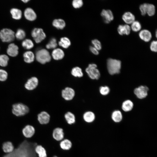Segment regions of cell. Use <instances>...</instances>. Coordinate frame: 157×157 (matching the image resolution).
<instances>
[{
	"instance_id": "1",
	"label": "cell",
	"mask_w": 157,
	"mask_h": 157,
	"mask_svg": "<svg viewBox=\"0 0 157 157\" xmlns=\"http://www.w3.org/2000/svg\"><path fill=\"white\" fill-rule=\"evenodd\" d=\"M38 145L36 142L24 140L11 152L2 157H38L35 151V147Z\"/></svg>"
},
{
	"instance_id": "2",
	"label": "cell",
	"mask_w": 157,
	"mask_h": 157,
	"mask_svg": "<svg viewBox=\"0 0 157 157\" xmlns=\"http://www.w3.org/2000/svg\"><path fill=\"white\" fill-rule=\"evenodd\" d=\"M107 65L108 71L110 74L114 75L119 73L121 66L120 60L109 58L107 60Z\"/></svg>"
},
{
	"instance_id": "3",
	"label": "cell",
	"mask_w": 157,
	"mask_h": 157,
	"mask_svg": "<svg viewBox=\"0 0 157 157\" xmlns=\"http://www.w3.org/2000/svg\"><path fill=\"white\" fill-rule=\"evenodd\" d=\"M28 107L22 103H17L12 106V112L15 115L20 117L24 116L29 112Z\"/></svg>"
},
{
	"instance_id": "4",
	"label": "cell",
	"mask_w": 157,
	"mask_h": 157,
	"mask_svg": "<svg viewBox=\"0 0 157 157\" xmlns=\"http://www.w3.org/2000/svg\"><path fill=\"white\" fill-rule=\"evenodd\" d=\"M35 58L38 62L42 64L50 62L51 59V56L49 52L44 49H39L36 51Z\"/></svg>"
},
{
	"instance_id": "5",
	"label": "cell",
	"mask_w": 157,
	"mask_h": 157,
	"mask_svg": "<svg viewBox=\"0 0 157 157\" xmlns=\"http://www.w3.org/2000/svg\"><path fill=\"white\" fill-rule=\"evenodd\" d=\"M15 37V32L10 29L4 28L0 31V38L3 42H11L14 40Z\"/></svg>"
},
{
	"instance_id": "6",
	"label": "cell",
	"mask_w": 157,
	"mask_h": 157,
	"mask_svg": "<svg viewBox=\"0 0 157 157\" xmlns=\"http://www.w3.org/2000/svg\"><path fill=\"white\" fill-rule=\"evenodd\" d=\"M97 67L96 64L92 63L89 64L85 69L86 72L92 79H98L100 77V73Z\"/></svg>"
},
{
	"instance_id": "7",
	"label": "cell",
	"mask_w": 157,
	"mask_h": 157,
	"mask_svg": "<svg viewBox=\"0 0 157 157\" xmlns=\"http://www.w3.org/2000/svg\"><path fill=\"white\" fill-rule=\"evenodd\" d=\"M31 35L36 43L41 42L45 39L46 35L43 30L40 28H35L32 31Z\"/></svg>"
},
{
	"instance_id": "8",
	"label": "cell",
	"mask_w": 157,
	"mask_h": 157,
	"mask_svg": "<svg viewBox=\"0 0 157 157\" xmlns=\"http://www.w3.org/2000/svg\"><path fill=\"white\" fill-rule=\"evenodd\" d=\"M149 88L145 86L141 85L135 88L134 91L135 94L140 99L145 98L147 95Z\"/></svg>"
},
{
	"instance_id": "9",
	"label": "cell",
	"mask_w": 157,
	"mask_h": 157,
	"mask_svg": "<svg viewBox=\"0 0 157 157\" xmlns=\"http://www.w3.org/2000/svg\"><path fill=\"white\" fill-rule=\"evenodd\" d=\"M51 116L47 112L42 111L37 115V119L39 123L41 125L48 124L50 121Z\"/></svg>"
},
{
	"instance_id": "10",
	"label": "cell",
	"mask_w": 157,
	"mask_h": 157,
	"mask_svg": "<svg viewBox=\"0 0 157 157\" xmlns=\"http://www.w3.org/2000/svg\"><path fill=\"white\" fill-rule=\"evenodd\" d=\"M38 84V80L35 77L28 79L24 85L25 88L27 90H31L35 88Z\"/></svg>"
},
{
	"instance_id": "11",
	"label": "cell",
	"mask_w": 157,
	"mask_h": 157,
	"mask_svg": "<svg viewBox=\"0 0 157 157\" xmlns=\"http://www.w3.org/2000/svg\"><path fill=\"white\" fill-rule=\"evenodd\" d=\"M52 136L55 140L60 142L64 139V133L63 129L60 127L55 128L53 131Z\"/></svg>"
},
{
	"instance_id": "12",
	"label": "cell",
	"mask_w": 157,
	"mask_h": 157,
	"mask_svg": "<svg viewBox=\"0 0 157 157\" xmlns=\"http://www.w3.org/2000/svg\"><path fill=\"white\" fill-rule=\"evenodd\" d=\"M104 22L106 24H108L114 19V16L112 11L110 10L103 9L101 13Z\"/></svg>"
},
{
	"instance_id": "13",
	"label": "cell",
	"mask_w": 157,
	"mask_h": 157,
	"mask_svg": "<svg viewBox=\"0 0 157 157\" xmlns=\"http://www.w3.org/2000/svg\"><path fill=\"white\" fill-rule=\"evenodd\" d=\"M74 90L69 87H66L62 91V95L63 97L66 100H70L72 99L75 95Z\"/></svg>"
},
{
	"instance_id": "14",
	"label": "cell",
	"mask_w": 157,
	"mask_h": 157,
	"mask_svg": "<svg viewBox=\"0 0 157 157\" xmlns=\"http://www.w3.org/2000/svg\"><path fill=\"white\" fill-rule=\"evenodd\" d=\"M22 132L23 135L25 137L31 138L35 134V130L32 126L28 125L25 126L23 129Z\"/></svg>"
},
{
	"instance_id": "15",
	"label": "cell",
	"mask_w": 157,
	"mask_h": 157,
	"mask_svg": "<svg viewBox=\"0 0 157 157\" xmlns=\"http://www.w3.org/2000/svg\"><path fill=\"white\" fill-rule=\"evenodd\" d=\"M24 15L25 18L30 21H34L37 17L36 14L34 10L30 8H28L25 9Z\"/></svg>"
},
{
	"instance_id": "16",
	"label": "cell",
	"mask_w": 157,
	"mask_h": 157,
	"mask_svg": "<svg viewBox=\"0 0 157 157\" xmlns=\"http://www.w3.org/2000/svg\"><path fill=\"white\" fill-rule=\"evenodd\" d=\"M19 48L13 43L10 44L7 49V53L8 55L12 57L17 56L18 54Z\"/></svg>"
},
{
	"instance_id": "17",
	"label": "cell",
	"mask_w": 157,
	"mask_h": 157,
	"mask_svg": "<svg viewBox=\"0 0 157 157\" xmlns=\"http://www.w3.org/2000/svg\"><path fill=\"white\" fill-rule=\"evenodd\" d=\"M139 36L142 40L147 42L149 41L152 38L151 33L147 29L141 30L139 33Z\"/></svg>"
},
{
	"instance_id": "18",
	"label": "cell",
	"mask_w": 157,
	"mask_h": 157,
	"mask_svg": "<svg viewBox=\"0 0 157 157\" xmlns=\"http://www.w3.org/2000/svg\"><path fill=\"white\" fill-rule=\"evenodd\" d=\"M122 19L127 24H131L135 21V17L134 15L130 12H125L122 16Z\"/></svg>"
},
{
	"instance_id": "19",
	"label": "cell",
	"mask_w": 157,
	"mask_h": 157,
	"mask_svg": "<svg viewBox=\"0 0 157 157\" xmlns=\"http://www.w3.org/2000/svg\"><path fill=\"white\" fill-rule=\"evenodd\" d=\"M131 30L130 26L127 24L124 25H120L117 28L118 32L121 35H129Z\"/></svg>"
},
{
	"instance_id": "20",
	"label": "cell",
	"mask_w": 157,
	"mask_h": 157,
	"mask_svg": "<svg viewBox=\"0 0 157 157\" xmlns=\"http://www.w3.org/2000/svg\"><path fill=\"white\" fill-rule=\"evenodd\" d=\"M53 58L56 60L62 59L64 57L65 54L63 51L60 48L54 49L51 53Z\"/></svg>"
},
{
	"instance_id": "21",
	"label": "cell",
	"mask_w": 157,
	"mask_h": 157,
	"mask_svg": "<svg viewBox=\"0 0 157 157\" xmlns=\"http://www.w3.org/2000/svg\"><path fill=\"white\" fill-rule=\"evenodd\" d=\"M59 146L62 150L68 151L72 148V143L69 140L67 139H64L60 142Z\"/></svg>"
},
{
	"instance_id": "22",
	"label": "cell",
	"mask_w": 157,
	"mask_h": 157,
	"mask_svg": "<svg viewBox=\"0 0 157 157\" xmlns=\"http://www.w3.org/2000/svg\"><path fill=\"white\" fill-rule=\"evenodd\" d=\"M83 119L84 121L88 123L92 122L95 120V115L94 113L91 111H87L83 115Z\"/></svg>"
},
{
	"instance_id": "23",
	"label": "cell",
	"mask_w": 157,
	"mask_h": 157,
	"mask_svg": "<svg viewBox=\"0 0 157 157\" xmlns=\"http://www.w3.org/2000/svg\"><path fill=\"white\" fill-rule=\"evenodd\" d=\"M64 118L66 122L69 125L73 124L76 122L75 116L71 112H68L65 113L64 115Z\"/></svg>"
},
{
	"instance_id": "24",
	"label": "cell",
	"mask_w": 157,
	"mask_h": 157,
	"mask_svg": "<svg viewBox=\"0 0 157 157\" xmlns=\"http://www.w3.org/2000/svg\"><path fill=\"white\" fill-rule=\"evenodd\" d=\"M24 61L27 63H30L33 62L35 59V55L31 51H27L23 54Z\"/></svg>"
},
{
	"instance_id": "25",
	"label": "cell",
	"mask_w": 157,
	"mask_h": 157,
	"mask_svg": "<svg viewBox=\"0 0 157 157\" xmlns=\"http://www.w3.org/2000/svg\"><path fill=\"white\" fill-rule=\"evenodd\" d=\"M35 151L38 157H47L45 149L40 145H37L35 147Z\"/></svg>"
},
{
	"instance_id": "26",
	"label": "cell",
	"mask_w": 157,
	"mask_h": 157,
	"mask_svg": "<svg viewBox=\"0 0 157 157\" xmlns=\"http://www.w3.org/2000/svg\"><path fill=\"white\" fill-rule=\"evenodd\" d=\"M2 149L4 152L8 154L12 152L14 149V148L11 142L7 141L3 144Z\"/></svg>"
},
{
	"instance_id": "27",
	"label": "cell",
	"mask_w": 157,
	"mask_h": 157,
	"mask_svg": "<svg viewBox=\"0 0 157 157\" xmlns=\"http://www.w3.org/2000/svg\"><path fill=\"white\" fill-rule=\"evenodd\" d=\"M12 17L16 20H19L22 17V12L21 10L16 8H12L10 10Z\"/></svg>"
},
{
	"instance_id": "28",
	"label": "cell",
	"mask_w": 157,
	"mask_h": 157,
	"mask_svg": "<svg viewBox=\"0 0 157 157\" xmlns=\"http://www.w3.org/2000/svg\"><path fill=\"white\" fill-rule=\"evenodd\" d=\"M52 25L53 26L58 29H62L64 28L65 26V21L60 19H56L53 20Z\"/></svg>"
},
{
	"instance_id": "29",
	"label": "cell",
	"mask_w": 157,
	"mask_h": 157,
	"mask_svg": "<svg viewBox=\"0 0 157 157\" xmlns=\"http://www.w3.org/2000/svg\"><path fill=\"white\" fill-rule=\"evenodd\" d=\"M133 104L131 101L130 100H126L122 103V108L125 112H128L131 111L133 108Z\"/></svg>"
},
{
	"instance_id": "30",
	"label": "cell",
	"mask_w": 157,
	"mask_h": 157,
	"mask_svg": "<svg viewBox=\"0 0 157 157\" xmlns=\"http://www.w3.org/2000/svg\"><path fill=\"white\" fill-rule=\"evenodd\" d=\"M71 43L69 39L66 37L61 38L58 42L59 45L65 49H67L71 45Z\"/></svg>"
},
{
	"instance_id": "31",
	"label": "cell",
	"mask_w": 157,
	"mask_h": 157,
	"mask_svg": "<svg viewBox=\"0 0 157 157\" xmlns=\"http://www.w3.org/2000/svg\"><path fill=\"white\" fill-rule=\"evenodd\" d=\"M111 117L113 120L116 122H120L122 120V116L121 112L119 110H115L112 113Z\"/></svg>"
},
{
	"instance_id": "32",
	"label": "cell",
	"mask_w": 157,
	"mask_h": 157,
	"mask_svg": "<svg viewBox=\"0 0 157 157\" xmlns=\"http://www.w3.org/2000/svg\"><path fill=\"white\" fill-rule=\"evenodd\" d=\"M22 47L25 49H30L34 47L33 41L30 39H26L24 40L22 43Z\"/></svg>"
},
{
	"instance_id": "33",
	"label": "cell",
	"mask_w": 157,
	"mask_h": 157,
	"mask_svg": "<svg viewBox=\"0 0 157 157\" xmlns=\"http://www.w3.org/2000/svg\"><path fill=\"white\" fill-rule=\"evenodd\" d=\"M71 73L75 77H81L83 75L81 69L78 67H76L73 68Z\"/></svg>"
},
{
	"instance_id": "34",
	"label": "cell",
	"mask_w": 157,
	"mask_h": 157,
	"mask_svg": "<svg viewBox=\"0 0 157 157\" xmlns=\"http://www.w3.org/2000/svg\"><path fill=\"white\" fill-rule=\"evenodd\" d=\"M155 13V7L152 4L147 3L146 7V14L150 16L154 15Z\"/></svg>"
},
{
	"instance_id": "35",
	"label": "cell",
	"mask_w": 157,
	"mask_h": 157,
	"mask_svg": "<svg viewBox=\"0 0 157 157\" xmlns=\"http://www.w3.org/2000/svg\"><path fill=\"white\" fill-rule=\"evenodd\" d=\"M9 60L8 57L5 54L0 55V66L2 67H6L8 65Z\"/></svg>"
},
{
	"instance_id": "36",
	"label": "cell",
	"mask_w": 157,
	"mask_h": 157,
	"mask_svg": "<svg viewBox=\"0 0 157 157\" xmlns=\"http://www.w3.org/2000/svg\"><path fill=\"white\" fill-rule=\"evenodd\" d=\"M26 36V33L22 29L19 28L17 29L15 34V37L19 40H23Z\"/></svg>"
},
{
	"instance_id": "37",
	"label": "cell",
	"mask_w": 157,
	"mask_h": 157,
	"mask_svg": "<svg viewBox=\"0 0 157 157\" xmlns=\"http://www.w3.org/2000/svg\"><path fill=\"white\" fill-rule=\"evenodd\" d=\"M131 29L135 32L140 31L141 28L140 23L137 21H135L131 24L130 26Z\"/></svg>"
},
{
	"instance_id": "38",
	"label": "cell",
	"mask_w": 157,
	"mask_h": 157,
	"mask_svg": "<svg viewBox=\"0 0 157 157\" xmlns=\"http://www.w3.org/2000/svg\"><path fill=\"white\" fill-rule=\"evenodd\" d=\"M57 45L56 39L54 38H52L50 40L46 46L47 49H53L56 48Z\"/></svg>"
},
{
	"instance_id": "39",
	"label": "cell",
	"mask_w": 157,
	"mask_h": 157,
	"mask_svg": "<svg viewBox=\"0 0 157 157\" xmlns=\"http://www.w3.org/2000/svg\"><path fill=\"white\" fill-rule=\"evenodd\" d=\"M8 77V74L5 70L0 69V81H6Z\"/></svg>"
},
{
	"instance_id": "40",
	"label": "cell",
	"mask_w": 157,
	"mask_h": 157,
	"mask_svg": "<svg viewBox=\"0 0 157 157\" xmlns=\"http://www.w3.org/2000/svg\"><path fill=\"white\" fill-rule=\"evenodd\" d=\"M92 43L94 47L98 51L100 50L102 48L101 44L100 41L97 39L93 40L92 41Z\"/></svg>"
},
{
	"instance_id": "41",
	"label": "cell",
	"mask_w": 157,
	"mask_h": 157,
	"mask_svg": "<svg viewBox=\"0 0 157 157\" xmlns=\"http://www.w3.org/2000/svg\"><path fill=\"white\" fill-rule=\"evenodd\" d=\"M83 4V1L82 0H74L72 2L73 6L75 8H80Z\"/></svg>"
},
{
	"instance_id": "42",
	"label": "cell",
	"mask_w": 157,
	"mask_h": 157,
	"mask_svg": "<svg viewBox=\"0 0 157 157\" xmlns=\"http://www.w3.org/2000/svg\"><path fill=\"white\" fill-rule=\"evenodd\" d=\"M100 93L102 95H106L108 94L110 92V89L107 86H101L99 89Z\"/></svg>"
},
{
	"instance_id": "43",
	"label": "cell",
	"mask_w": 157,
	"mask_h": 157,
	"mask_svg": "<svg viewBox=\"0 0 157 157\" xmlns=\"http://www.w3.org/2000/svg\"><path fill=\"white\" fill-rule=\"evenodd\" d=\"M147 3H144L140 5L139 7L141 14L144 15L146 14V7Z\"/></svg>"
},
{
	"instance_id": "44",
	"label": "cell",
	"mask_w": 157,
	"mask_h": 157,
	"mask_svg": "<svg viewBox=\"0 0 157 157\" xmlns=\"http://www.w3.org/2000/svg\"><path fill=\"white\" fill-rule=\"evenodd\" d=\"M157 42L156 41L154 40L151 42L150 48L151 51L154 52H157Z\"/></svg>"
},
{
	"instance_id": "45",
	"label": "cell",
	"mask_w": 157,
	"mask_h": 157,
	"mask_svg": "<svg viewBox=\"0 0 157 157\" xmlns=\"http://www.w3.org/2000/svg\"><path fill=\"white\" fill-rule=\"evenodd\" d=\"M90 51L94 54L97 55L99 54V51L93 46H90Z\"/></svg>"
},
{
	"instance_id": "46",
	"label": "cell",
	"mask_w": 157,
	"mask_h": 157,
	"mask_svg": "<svg viewBox=\"0 0 157 157\" xmlns=\"http://www.w3.org/2000/svg\"><path fill=\"white\" fill-rule=\"evenodd\" d=\"M22 1H23L24 3H27L29 1V0H22Z\"/></svg>"
},
{
	"instance_id": "47",
	"label": "cell",
	"mask_w": 157,
	"mask_h": 157,
	"mask_svg": "<svg viewBox=\"0 0 157 157\" xmlns=\"http://www.w3.org/2000/svg\"><path fill=\"white\" fill-rule=\"evenodd\" d=\"M53 157H57V156H54Z\"/></svg>"
}]
</instances>
